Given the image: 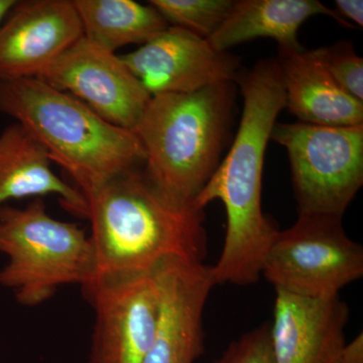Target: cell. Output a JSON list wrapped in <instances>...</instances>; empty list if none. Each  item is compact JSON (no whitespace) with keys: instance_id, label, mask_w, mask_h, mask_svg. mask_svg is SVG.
Here are the masks:
<instances>
[{"instance_id":"obj_3","label":"cell","mask_w":363,"mask_h":363,"mask_svg":"<svg viewBox=\"0 0 363 363\" xmlns=\"http://www.w3.org/2000/svg\"><path fill=\"white\" fill-rule=\"evenodd\" d=\"M0 112L39 140L84 197L145 164L135 131L107 123L80 100L40 79L0 81Z\"/></svg>"},{"instance_id":"obj_15","label":"cell","mask_w":363,"mask_h":363,"mask_svg":"<svg viewBox=\"0 0 363 363\" xmlns=\"http://www.w3.org/2000/svg\"><path fill=\"white\" fill-rule=\"evenodd\" d=\"M57 195L69 211L86 218L87 202L77 188L55 174L45 147L21 124L0 133V207L11 200Z\"/></svg>"},{"instance_id":"obj_17","label":"cell","mask_w":363,"mask_h":363,"mask_svg":"<svg viewBox=\"0 0 363 363\" xmlns=\"http://www.w3.org/2000/svg\"><path fill=\"white\" fill-rule=\"evenodd\" d=\"M83 38L105 51L147 44L169 28L150 4L133 0H73Z\"/></svg>"},{"instance_id":"obj_19","label":"cell","mask_w":363,"mask_h":363,"mask_svg":"<svg viewBox=\"0 0 363 363\" xmlns=\"http://www.w3.org/2000/svg\"><path fill=\"white\" fill-rule=\"evenodd\" d=\"M315 56L345 92L363 102V59L350 43L313 50Z\"/></svg>"},{"instance_id":"obj_5","label":"cell","mask_w":363,"mask_h":363,"mask_svg":"<svg viewBox=\"0 0 363 363\" xmlns=\"http://www.w3.org/2000/svg\"><path fill=\"white\" fill-rule=\"evenodd\" d=\"M0 252L9 257L0 285L28 307L47 302L60 286L84 288L94 277L89 236L77 224L50 216L43 198L23 208L0 207Z\"/></svg>"},{"instance_id":"obj_14","label":"cell","mask_w":363,"mask_h":363,"mask_svg":"<svg viewBox=\"0 0 363 363\" xmlns=\"http://www.w3.org/2000/svg\"><path fill=\"white\" fill-rule=\"evenodd\" d=\"M277 62L285 91V108L300 123L327 126L363 124V102L333 80L314 51L279 49Z\"/></svg>"},{"instance_id":"obj_11","label":"cell","mask_w":363,"mask_h":363,"mask_svg":"<svg viewBox=\"0 0 363 363\" xmlns=\"http://www.w3.org/2000/svg\"><path fill=\"white\" fill-rule=\"evenodd\" d=\"M154 274L159 313L143 363H195L204 350L203 312L216 285L211 267L172 257L162 262Z\"/></svg>"},{"instance_id":"obj_20","label":"cell","mask_w":363,"mask_h":363,"mask_svg":"<svg viewBox=\"0 0 363 363\" xmlns=\"http://www.w3.org/2000/svg\"><path fill=\"white\" fill-rule=\"evenodd\" d=\"M211 363H274L269 325H262L233 341L223 354Z\"/></svg>"},{"instance_id":"obj_16","label":"cell","mask_w":363,"mask_h":363,"mask_svg":"<svg viewBox=\"0 0 363 363\" xmlns=\"http://www.w3.org/2000/svg\"><path fill=\"white\" fill-rule=\"evenodd\" d=\"M326 16L345 28H354L335 11L317 0H240L208 42L217 51L228 52L235 45L259 38L274 39L279 49H304L298 40L300 26L308 18Z\"/></svg>"},{"instance_id":"obj_9","label":"cell","mask_w":363,"mask_h":363,"mask_svg":"<svg viewBox=\"0 0 363 363\" xmlns=\"http://www.w3.org/2000/svg\"><path fill=\"white\" fill-rule=\"evenodd\" d=\"M107 123L133 130L152 95L116 52L81 38L40 76Z\"/></svg>"},{"instance_id":"obj_13","label":"cell","mask_w":363,"mask_h":363,"mask_svg":"<svg viewBox=\"0 0 363 363\" xmlns=\"http://www.w3.org/2000/svg\"><path fill=\"white\" fill-rule=\"evenodd\" d=\"M269 339L274 363H337L350 317L339 296L309 298L276 290Z\"/></svg>"},{"instance_id":"obj_6","label":"cell","mask_w":363,"mask_h":363,"mask_svg":"<svg viewBox=\"0 0 363 363\" xmlns=\"http://www.w3.org/2000/svg\"><path fill=\"white\" fill-rule=\"evenodd\" d=\"M271 140L288 152L298 214L343 217L363 184V124L277 123Z\"/></svg>"},{"instance_id":"obj_18","label":"cell","mask_w":363,"mask_h":363,"mask_svg":"<svg viewBox=\"0 0 363 363\" xmlns=\"http://www.w3.org/2000/svg\"><path fill=\"white\" fill-rule=\"evenodd\" d=\"M169 26L209 39L230 13L233 0H150Z\"/></svg>"},{"instance_id":"obj_22","label":"cell","mask_w":363,"mask_h":363,"mask_svg":"<svg viewBox=\"0 0 363 363\" xmlns=\"http://www.w3.org/2000/svg\"><path fill=\"white\" fill-rule=\"evenodd\" d=\"M337 363H363V334H359L350 343H346Z\"/></svg>"},{"instance_id":"obj_7","label":"cell","mask_w":363,"mask_h":363,"mask_svg":"<svg viewBox=\"0 0 363 363\" xmlns=\"http://www.w3.org/2000/svg\"><path fill=\"white\" fill-rule=\"evenodd\" d=\"M343 217L298 214L278 231L262 274L276 290L309 298H333L363 276V248L348 238Z\"/></svg>"},{"instance_id":"obj_1","label":"cell","mask_w":363,"mask_h":363,"mask_svg":"<svg viewBox=\"0 0 363 363\" xmlns=\"http://www.w3.org/2000/svg\"><path fill=\"white\" fill-rule=\"evenodd\" d=\"M234 83L243 97L240 128L194 203L204 210L220 200L225 207V241L218 262L211 267L215 284L247 286L259 281L279 231L262 212V172L267 143L286 101L277 59L262 60L252 69L240 70Z\"/></svg>"},{"instance_id":"obj_2","label":"cell","mask_w":363,"mask_h":363,"mask_svg":"<svg viewBox=\"0 0 363 363\" xmlns=\"http://www.w3.org/2000/svg\"><path fill=\"white\" fill-rule=\"evenodd\" d=\"M85 199L92 229V281L150 274L172 257L203 262L206 257L204 210L162 192L143 168L117 176Z\"/></svg>"},{"instance_id":"obj_8","label":"cell","mask_w":363,"mask_h":363,"mask_svg":"<svg viewBox=\"0 0 363 363\" xmlns=\"http://www.w3.org/2000/svg\"><path fill=\"white\" fill-rule=\"evenodd\" d=\"M83 292L95 311L90 363H143L159 313L154 272L101 277Z\"/></svg>"},{"instance_id":"obj_12","label":"cell","mask_w":363,"mask_h":363,"mask_svg":"<svg viewBox=\"0 0 363 363\" xmlns=\"http://www.w3.org/2000/svg\"><path fill=\"white\" fill-rule=\"evenodd\" d=\"M82 37L73 0H16L0 23V81L39 78Z\"/></svg>"},{"instance_id":"obj_4","label":"cell","mask_w":363,"mask_h":363,"mask_svg":"<svg viewBox=\"0 0 363 363\" xmlns=\"http://www.w3.org/2000/svg\"><path fill=\"white\" fill-rule=\"evenodd\" d=\"M234 83L150 98L135 133L143 171L171 197L194 203L220 164L233 119Z\"/></svg>"},{"instance_id":"obj_23","label":"cell","mask_w":363,"mask_h":363,"mask_svg":"<svg viewBox=\"0 0 363 363\" xmlns=\"http://www.w3.org/2000/svg\"><path fill=\"white\" fill-rule=\"evenodd\" d=\"M16 0H0V23L4 21V16L9 9L16 4Z\"/></svg>"},{"instance_id":"obj_10","label":"cell","mask_w":363,"mask_h":363,"mask_svg":"<svg viewBox=\"0 0 363 363\" xmlns=\"http://www.w3.org/2000/svg\"><path fill=\"white\" fill-rule=\"evenodd\" d=\"M121 58L152 96L234 83L240 72L235 56L217 51L207 39L179 26H169Z\"/></svg>"},{"instance_id":"obj_21","label":"cell","mask_w":363,"mask_h":363,"mask_svg":"<svg viewBox=\"0 0 363 363\" xmlns=\"http://www.w3.org/2000/svg\"><path fill=\"white\" fill-rule=\"evenodd\" d=\"M336 13L347 21L354 23L357 26H363V1L362 0H336Z\"/></svg>"}]
</instances>
